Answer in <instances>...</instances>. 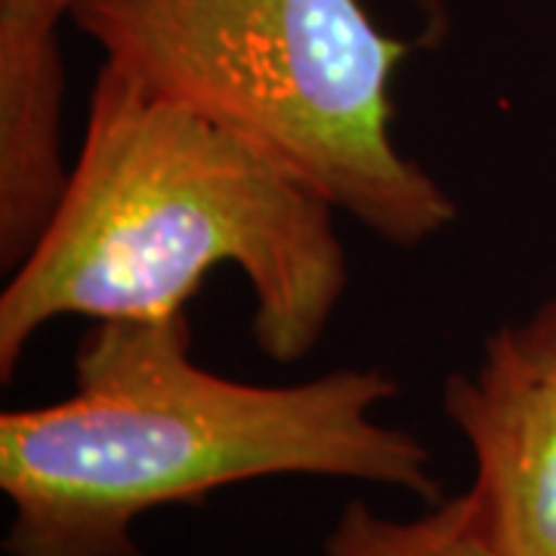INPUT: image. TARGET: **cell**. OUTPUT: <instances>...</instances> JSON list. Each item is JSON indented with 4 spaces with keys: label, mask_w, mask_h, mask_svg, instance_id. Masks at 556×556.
Instances as JSON below:
<instances>
[{
    "label": "cell",
    "mask_w": 556,
    "mask_h": 556,
    "mask_svg": "<svg viewBox=\"0 0 556 556\" xmlns=\"http://www.w3.org/2000/svg\"><path fill=\"white\" fill-rule=\"evenodd\" d=\"M399 393L378 368L266 387L192 356L189 309L93 321L72 396L0 415L7 556H142L134 522L269 477H331L442 501L430 448L378 420Z\"/></svg>",
    "instance_id": "6da1fadb"
},
{
    "label": "cell",
    "mask_w": 556,
    "mask_h": 556,
    "mask_svg": "<svg viewBox=\"0 0 556 556\" xmlns=\"http://www.w3.org/2000/svg\"><path fill=\"white\" fill-rule=\"evenodd\" d=\"M217 266L244 276L254 343L278 365L316 350L350 281L328 201L102 65L60 201L0 294V380L50 321L177 316Z\"/></svg>",
    "instance_id": "7a4b0ae2"
},
{
    "label": "cell",
    "mask_w": 556,
    "mask_h": 556,
    "mask_svg": "<svg viewBox=\"0 0 556 556\" xmlns=\"http://www.w3.org/2000/svg\"><path fill=\"white\" fill-rule=\"evenodd\" d=\"M102 65L214 121L396 248L457 219L393 139V75L412 53L362 0H80Z\"/></svg>",
    "instance_id": "3957f363"
},
{
    "label": "cell",
    "mask_w": 556,
    "mask_h": 556,
    "mask_svg": "<svg viewBox=\"0 0 556 556\" xmlns=\"http://www.w3.org/2000/svg\"><path fill=\"white\" fill-rule=\"evenodd\" d=\"M442 412L467 439V495L497 556H556V383L529 371L495 338L473 371H455Z\"/></svg>",
    "instance_id": "277c9868"
},
{
    "label": "cell",
    "mask_w": 556,
    "mask_h": 556,
    "mask_svg": "<svg viewBox=\"0 0 556 556\" xmlns=\"http://www.w3.org/2000/svg\"><path fill=\"white\" fill-rule=\"evenodd\" d=\"M325 556H497L482 538L467 492L442 497L424 517L390 519L350 501L325 538Z\"/></svg>",
    "instance_id": "5b68a950"
},
{
    "label": "cell",
    "mask_w": 556,
    "mask_h": 556,
    "mask_svg": "<svg viewBox=\"0 0 556 556\" xmlns=\"http://www.w3.org/2000/svg\"><path fill=\"white\" fill-rule=\"evenodd\" d=\"M492 338L501 340L519 365L556 383V298L526 321L497 328Z\"/></svg>",
    "instance_id": "8992f818"
},
{
    "label": "cell",
    "mask_w": 556,
    "mask_h": 556,
    "mask_svg": "<svg viewBox=\"0 0 556 556\" xmlns=\"http://www.w3.org/2000/svg\"><path fill=\"white\" fill-rule=\"evenodd\" d=\"M80 0H0V28L53 31L60 35L62 16H72Z\"/></svg>",
    "instance_id": "52a82bcc"
}]
</instances>
